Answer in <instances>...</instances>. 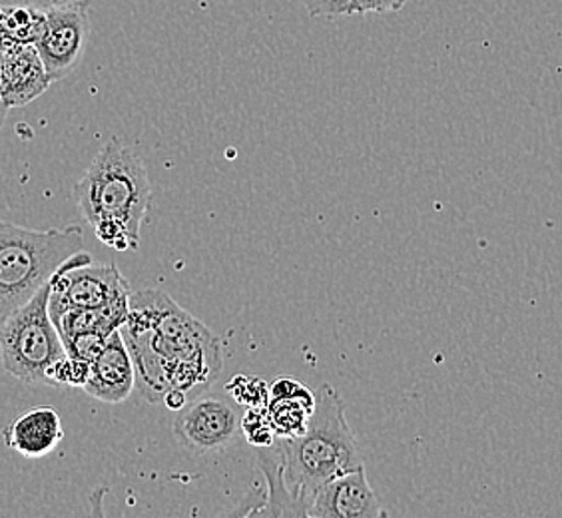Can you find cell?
<instances>
[{"mask_svg": "<svg viewBox=\"0 0 562 518\" xmlns=\"http://www.w3.org/2000/svg\"><path fill=\"white\" fill-rule=\"evenodd\" d=\"M120 335L131 351L138 391L154 405L172 388L194 399L222 373L216 335L158 290L132 293Z\"/></svg>", "mask_w": 562, "mask_h": 518, "instance_id": "6da1fadb", "label": "cell"}, {"mask_svg": "<svg viewBox=\"0 0 562 518\" xmlns=\"http://www.w3.org/2000/svg\"><path fill=\"white\" fill-rule=\"evenodd\" d=\"M75 198L102 244L119 251L140 248L151 185L146 166L131 146L110 138L75 185Z\"/></svg>", "mask_w": 562, "mask_h": 518, "instance_id": "7a4b0ae2", "label": "cell"}, {"mask_svg": "<svg viewBox=\"0 0 562 518\" xmlns=\"http://www.w3.org/2000/svg\"><path fill=\"white\" fill-rule=\"evenodd\" d=\"M288 485L310 507L322 486L363 466L356 435L346 417V403L331 385L315 388V409L307 429L283 439Z\"/></svg>", "mask_w": 562, "mask_h": 518, "instance_id": "3957f363", "label": "cell"}, {"mask_svg": "<svg viewBox=\"0 0 562 518\" xmlns=\"http://www.w3.org/2000/svg\"><path fill=\"white\" fill-rule=\"evenodd\" d=\"M82 248V227L31 229L0 219V324Z\"/></svg>", "mask_w": 562, "mask_h": 518, "instance_id": "277c9868", "label": "cell"}, {"mask_svg": "<svg viewBox=\"0 0 562 518\" xmlns=\"http://www.w3.org/2000/svg\"><path fill=\"white\" fill-rule=\"evenodd\" d=\"M50 281L0 324V361L24 385H46L48 369L66 353L50 309Z\"/></svg>", "mask_w": 562, "mask_h": 518, "instance_id": "5b68a950", "label": "cell"}, {"mask_svg": "<svg viewBox=\"0 0 562 518\" xmlns=\"http://www.w3.org/2000/svg\"><path fill=\"white\" fill-rule=\"evenodd\" d=\"M132 295L131 283L114 263H92V256L80 249L66 259L50 280L48 309L56 324L70 309L102 307Z\"/></svg>", "mask_w": 562, "mask_h": 518, "instance_id": "8992f818", "label": "cell"}, {"mask_svg": "<svg viewBox=\"0 0 562 518\" xmlns=\"http://www.w3.org/2000/svg\"><path fill=\"white\" fill-rule=\"evenodd\" d=\"M241 409L224 397H194L173 417V435L188 451L210 454L222 451L241 429Z\"/></svg>", "mask_w": 562, "mask_h": 518, "instance_id": "52a82bcc", "label": "cell"}, {"mask_svg": "<svg viewBox=\"0 0 562 518\" xmlns=\"http://www.w3.org/2000/svg\"><path fill=\"white\" fill-rule=\"evenodd\" d=\"M90 19L88 7L56 9L46 12V31L36 43L48 76L63 80L75 70L87 50Z\"/></svg>", "mask_w": 562, "mask_h": 518, "instance_id": "ba28073f", "label": "cell"}, {"mask_svg": "<svg viewBox=\"0 0 562 518\" xmlns=\"http://www.w3.org/2000/svg\"><path fill=\"white\" fill-rule=\"evenodd\" d=\"M53 85L34 44L0 38V98L9 109H22Z\"/></svg>", "mask_w": 562, "mask_h": 518, "instance_id": "9c48e42d", "label": "cell"}, {"mask_svg": "<svg viewBox=\"0 0 562 518\" xmlns=\"http://www.w3.org/2000/svg\"><path fill=\"white\" fill-rule=\"evenodd\" d=\"M307 517L314 518H378L387 517L375 491L369 485L366 466L327 481L315 493Z\"/></svg>", "mask_w": 562, "mask_h": 518, "instance_id": "30bf717a", "label": "cell"}, {"mask_svg": "<svg viewBox=\"0 0 562 518\" xmlns=\"http://www.w3.org/2000/svg\"><path fill=\"white\" fill-rule=\"evenodd\" d=\"M134 387L136 369L119 329L110 335L106 349L92 361L85 393L102 403L119 405L131 397Z\"/></svg>", "mask_w": 562, "mask_h": 518, "instance_id": "8fae6325", "label": "cell"}, {"mask_svg": "<svg viewBox=\"0 0 562 518\" xmlns=\"http://www.w3.org/2000/svg\"><path fill=\"white\" fill-rule=\"evenodd\" d=\"M7 447L24 459H43L65 439L60 415L53 407H36L22 413L2 429Z\"/></svg>", "mask_w": 562, "mask_h": 518, "instance_id": "7c38bea8", "label": "cell"}, {"mask_svg": "<svg viewBox=\"0 0 562 518\" xmlns=\"http://www.w3.org/2000/svg\"><path fill=\"white\" fill-rule=\"evenodd\" d=\"M315 409V391L295 379L281 378L270 387L266 405L271 427L280 439H292L307 429Z\"/></svg>", "mask_w": 562, "mask_h": 518, "instance_id": "4fadbf2b", "label": "cell"}, {"mask_svg": "<svg viewBox=\"0 0 562 518\" xmlns=\"http://www.w3.org/2000/svg\"><path fill=\"white\" fill-rule=\"evenodd\" d=\"M261 473L268 483V500L256 510L260 517H307V505L293 493L285 476V447L283 439L263 447L258 454Z\"/></svg>", "mask_w": 562, "mask_h": 518, "instance_id": "5bb4252c", "label": "cell"}, {"mask_svg": "<svg viewBox=\"0 0 562 518\" xmlns=\"http://www.w3.org/2000/svg\"><path fill=\"white\" fill-rule=\"evenodd\" d=\"M131 312V295L120 297L116 302L102 305V307H85V309H70L56 319L58 334L63 339L70 335L98 331V334L112 335L119 331L126 322Z\"/></svg>", "mask_w": 562, "mask_h": 518, "instance_id": "9a60e30c", "label": "cell"}, {"mask_svg": "<svg viewBox=\"0 0 562 518\" xmlns=\"http://www.w3.org/2000/svg\"><path fill=\"white\" fill-rule=\"evenodd\" d=\"M46 31V12L31 4H14L0 9V38L19 44H34Z\"/></svg>", "mask_w": 562, "mask_h": 518, "instance_id": "2e32d148", "label": "cell"}, {"mask_svg": "<svg viewBox=\"0 0 562 518\" xmlns=\"http://www.w3.org/2000/svg\"><path fill=\"white\" fill-rule=\"evenodd\" d=\"M226 391L244 407H266L270 401V388L258 378L238 375L227 383Z\"/></svg>", "mask_w": 562, "mask_h": 518, "instance_id": "e0dca14e", "label": "cell"}, {"mask_svg": "<svg viewBox=\"0 0 562 518\" xmlns=\"http://www.w3.org/2000/svg\"><path fill=\"white\" fill-rule=\"evenodd\" d=\"M241 431L246 432L248 443L258 449L270 447L278 439L266 407H248V410L241 415Z\"/></svg>", "mask_w": 562, "mask_h": 518, "instance_id": "ac0fdd59", "label": "cell"}, {"mask_svg": "<svg viewBox=\"0 0 562 518\" xmlns=\"http://www.w3.org/2000/svg\"><path fill=\"white\" fill-rule=\"evenodd\" d=\"M110 335L98 334V331H85V334L70 335L63 339L66 353L76 359H82L92 363L106 346H109Z\"/></svg>", "mask_w": 562, "mask_h": 518, "instance_id": "d6986e66", "label": "cell"}, {"mask_svg": "<svg viewBox=\"0 0 562 518\" xmlns=\"http://www.w3.org/2000/svg\"><path fill=\"white\" fill-rule=\"evenodd\" d=\"M305 11L317 19H337L349 16V0H300Z\"/></svg>", "mask_w": 562, "mask_h": 518, "instance_id": "ffe728a7", "label": "cell"}, {"mask_svg": "<svg viewBox=\"0 0 562 518\" xmlns=\"http://www.w3.org/2000/svg\"><path fill=\"white\" fill-rule=\"evenodd\" d=\"M407 4V0H349L351 14H385V12H400Z\"/></svg>", "mask_w": 562, "mask_h": 518, "instance_id": "44dd1931", "label": "cell"}, {"mask_svg": "<svg viewBox=\"0 0 562 518\" xmlns=\"http://www.w3.org/2000/svg\"><path fill=\"white\" fill-rule=\"evenodd\" d=\"M38 11H56V9H72V7H88L90 0H24Z\"/></svg>", "mask_w": 562, "mask_h": 518, "instance_id": "7402d4cb", "label": "cell"}, {"mask_svg": "<svg viewBox=\"0 0 562 518\" xmlns=\"http://www.w3.org/2000/svg\"><path fill=\"white\" fill-rule=\"evenodd\" d=\"M9 106L2 102V98H0V128L4 126V122H7V116H9Z\"/></svg>", "mask_w": 562, "mask_h": 518, "instance_id": "603a6c76", "label": "cell"}]
</instances>
